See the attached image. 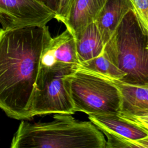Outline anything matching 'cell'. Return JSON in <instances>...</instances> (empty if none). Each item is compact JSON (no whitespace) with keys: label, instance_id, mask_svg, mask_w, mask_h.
I'll return each instance as SVG.
<instances>
[{"label":"cell","instance_id":"6da1fadb","mask_svg":"<svg viewBox=\"0 0 148 148\" xmlns=\"http://www.w3.org/2000/svg\"><path fill=\"white\" fill-rule=\"evenodd\" d=\"M47 25L0 31V107L12 119L28 120V109L44 48Z\"/></svg>","mask_w":148,"mask_h":148},{"label":"cell","instance_id":"7a4b0ae2","mask_svg":"<svg viewBox=\"0 0 148 148\" xmlns=\"http://www.w3.org/2000/svg\"><path fill=\"white\" fill-rule=\"evenodd\" d=\"M49 122L23 120L11 142L12 148H106V140L91 121L72 114L54 113Z\"/></svg>","mask_w":148,"mask_h":148},{"label":"cell","instance_id":"3957f363","mask_svg":"<svg viewBox=\"0 0 148 148\" xmlns=\"http://www.w3.org/2000/svg\"><path fill=\"white\" fill-rule=\"evenodd\" d=\"M147 45L148 32L135 9H131L105 45L103 53L125 73L120 81L148 86Z\"/></svg>","mask_w":148,"mask_h":148},{"label":"cell","instance_id":"277c9868","mask_svg":"<svg viewBox=\"0 0 148 148\" xmlns=\"http://www.w3.org/2000/svg\"><path fill=\"white\" fill-rule=\"evenodd\" d=\"M70 84L75 112L88 115L120 113L121 95L110 79L78 67L71 75Z\"/></svg>","mask_w":148,"mask_h":148},{"label":"cell","instance_id":"5b68a950","mask_svg":"<svg viewBox=\"0 0 148 148\" xmlns=\"http://www.w3.org/2000/svg\"><path fill=\"white\" fill-rule=\"evenodd\" d=\"M78 67L40 68L28 117L51 113L74 114L70 77Z\"/></svg>","mask_w":148,"mask_h":148},{"label":"cell","instance_id":"8992f818","mask_svg":"<svg viewBox=\"0 0 148 148\" xmlns=\"http://www.w3.org/2000/svg\"><path fill=\"white\" fill-rule=\"evenodd\" d=\"M56 14L37 0H0L1 31L43 26Z\"/></svg>","mask_w":148,"mask_h":148},{"label":"cell","instance_id":"52a82bcc","mask_svg":"<svg viewBox=\"0 0 148 148\" xmlns=\"http://www.w3.org/2000/svg\"><path fill=\"white\" fill-rule=\"evenodd\" d=\"M76 38L68 29L51 38L43 49L40 68L56 69L78 67Z\"/></svg>","mask_w":148,"mask_h":148},{"label":"cell","instance_id":"ba28073f","mask_svg":"<svg viewBox=\"0 0 148 148\" xmlns=\"http://www.w3.org/2000/svg\"><path fill=\"white\" fill-rule=\"evenodd\" d=\"M88 116L89 120L103 134H112L133 144L134 142L148 136V131L121 117L119 113L92 114Z\"/></svg>","mask_w":148,"mask_h":148},{"label":"cell","instance_id":"9c48e42d","mask_svg":"<svg viewBox=\"0 0 148 148\" xmlns=\"http://www.w3.org/2000/svg\"><path fill=\"white\" fill-rule=\"evenodd\" d=\"M106 0H75L66 16L61 20L75 36L94 23Z\"/></svg>","mask_w":148,"mask_h":148},{"label":"cell","instance_id":"30bf717a","mask_svg":"<svg viewBox=\"0 0 148 148\" xmlns=\"http://www.w3.org/2000/svg\"><path fill=\"white\" fill-rule=\"evenodd\" d=\"M131 9H134L131 0H106L94 21L105 45Z\"/></svg>","mask_w":148,"mask_h":148},{"label":"cell","instance_id":"8fae6325","mask_svg":"<svg viewBox=\"0 0 148 148\" xmlns=\"http://www.w3.org/2000/svg\"><path fill=\"white\" fill-rule=\"evenodd\" d=\"M119 88L122 98L120 114L148 112V86L134 85L110 79Z\"/></svg>","mask_w":148,"mask_h":148},{"label":"cell","instance_id":"7c38bea8","mask_svg":"<svg viewBox=\"0 0 148 148\" xmlns=\"http://www.w3.org/2000/svg\"><path fill=\"white\" fill-rule=\"evenodd\" d=\"M75 38L80 64L103 54L105 44L94 22L88 25Z\"/></svg>","mask_w":148,"mask_h":148},{"label":"cell","instance_id":"4fadbf2b","mask_svg":"<svg viewBox=\"0 0 148 148\" xmlns=\"http://www.w3.org/2000/svg\"><path fill=\"white\" fill-rule=\"evenodd\" d=\"M78 67L109 79L121 80L125 76V73L116 66L103 53L80 64Z\"/></svg>","mask_w":148,"mask_h":148},{"label":"cell","instance_id":"5bb4252c","mask_svg":"<svg viewBox=\"0 0 148 148\" xmlns=\"http://www.w3.org/2000/svg\"><path fill=\"white\" fill-rule=\"evenodd\" d=\"M134 9L148 32V0H131Z\"/></svg>","mask_w":148,"mask_h":148},{"label":"cell","instance_id":"9a60e30c","mask_svg":"<svg viewBox=\"0 0 148 148\" xmlns=\"http://www.w3.org/2000/svg\"><path fill=\"white\" fill-rule=\"evenodd\" d=\"M119 114L125 119L138 124L148 131V112L135 114Z\"/></svg>","mask_w":148,"mask_h":148},{"label":"cell","instance_id":"2e32d148","mask_svg":"<svg viewBox=\"0 0 148 148\" xmlns=\"http://www.w3.org/2000/svg\"><path fill=\"white\" fill-rule=\"evenodd\" d=\"M74 1L75 0H60L58 11L55 18L61 21L66 16Z\"/></svg>","mask_w":148,"mask_h":148},{"label":"cell","instance_id":"e0dca14e","mask_svg":"<svg viewBox=\"0 0 148 148\" xmlns=\"http://www.w3.org/2000/svg\"><path fill=\"white\" fill-rule=\"evenodd\" d=\"M39 2H41L51 10H52L55 14L56 16L58 11L60 1V0H37Z\"/></svg>","mask_w":148,"mask_h":148},{"label":"cell","instance_id":"ac0fdd59","mask_svg":"<svg viewBox=\"0 0 148 148\" xmlns=\"http://www.w3.org/2000/svg\"><path fill=\"white\" fill-rule=\"evenodd\" d=\"M135 147L148 148V136L134 142Z\"/></svg>","mask_w":148,"mask_h":148},{"label":"cell","instance_id":"d6986e66","mask_svg":"<svg viewBox=\"0 0 148 148\" xmlns=\"http://www.w3.org/2000/svg\"><path fill=\"white\" fill-rule=\"evenodd\" d=\"M147 50H148V45H147Z\"/></svg>","mask_w":148,"mask_h":148}]
</instances>
